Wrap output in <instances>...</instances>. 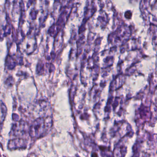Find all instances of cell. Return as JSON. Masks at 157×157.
Segmentation results:
<instances>
[{"label": "cell", "instance_id": "2", "mask_svg": "<svg viewBox=\"0 0 157 157\" xmlns=\"http://www.w3.org/2000/svg\"><path fill=\"white\" fill-rule=\"evenodd\" d=\"M6 113V108L2 103L0 102V123L3 121Z\"/></svg>", "mask_w": 157, "mask_h": 157}, {"label": "cell", "instance_id": "1", "mask_svg": "<svg viewBox=\"0 0 157 157\" xmlns=\"http://www.w3.org/2000/svg\"><path fill=\"white\" fill-rule=\"evenodd\" d=\"M45 121L43 118L35 121L30 129V134L33 137L41 136L46 130Z\"/></svg>", "mask_w": 157, "mask_h": 157}]
</instances>
